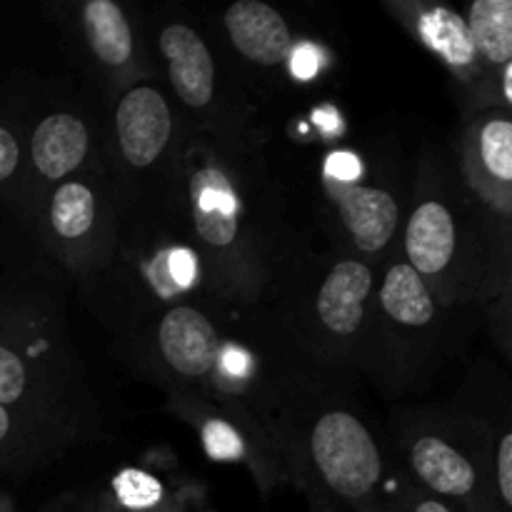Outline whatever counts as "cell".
<instances>
[{"instance_id": "1", "label": "cell", "mask_w": 512, "mask_h": 512, "mask_svg": "<svg viewBox=\"0 0 512 512\" xmlns=\"http://www.w3.org/2000/svg\"><path fill=\"white\" fill-rule=\"evenodd\" d=\"M115 353L168 395L248 415L273 440L290 405L318 383H330L295 353L260 305L218 298L163 310L115 340Z\"/></svg>"}, {"instance_id": "2", "label": "cell", "mask_w": 512, "mask_h": 512, "mask_svg": "<svg viewBox=\"0 0 512 512\" xmlns=\"http://www.w3.org/2000/svg\"><path fill=\"white\" fill-rule=\"evenodd\" d=\"M100 405L48 273L0 280V480H25L95 438Z\"/></svg>"}, {"instance_id": "3", "label": "cell", "mask_w": 512, "mask_h": 512, "mask_svg": "<svg viewBox=\"0 0 512 512\" xmlns=\"http://www.w3.org/2000/svg\"><path fill=\"white\" fill-rule=\"evenodd\" d=\"M263 140H225L185 128L168 200L193 243L210 293L255 308L295 240L288 200L260 153Z\"/></svg>"}, {"instance_id": "4", "label": "cell", "mask_w": 512, "mask_h": 512, "mask_svg": "<svg viewBox=\"0 0 512 512\" xmlns=\"http://www.w3.org/2000/svg\"><path fill=\"white\" fill-rule=\"evenodd\" d=\"M512 225L500 223L460 180L443 150L418 160L400 233V258L450 310L488 308L510 293Z\"/></svg>"}, {"instance_id": "5", "label": "cell", "mask_w": 512, "mask_h": 512, "mask_svg": "<svg viewBox=\"0 0 512 512\" xmlns=\"http://www.w3.org/2000/svg\"><path fill=\"white\" fill-rule=\"evenodd\" d=\"M378 275V265L295 235L260 308L315 373L343 385L365 370Z\"/></svg>"}, {"instance_id": "6", "label": "cell", "mask_w": 512, "mask_h": 512, "mask_svg": "<svg viewBox=\"0 0 512 512\" xmlns=\"http://www.w3.org/2000/svg\"><path fill=\"white\" fill-rule=\"evenodd\" d=\"M78 290L115 340L133 335L163 310L215 298L203 263L170 205L168 188L120 203L113 253Z\"/></svg>"}, {"instance_id": "7", "label": "cell", "mask_w": 512, "mask_h": 512, "mask_svg": "<svg viewBox=\"0 0 512 512\" xmlns=\"http://www.w3.org/2000/svg\"><path fill=\"white\" fill-rule=\"evenodd\" d=\"M398 453L405 478L455 512H512L508 400L498 413L473 403L405 410Z\"/></svg>"}, {"instance_id": "8", "label": "cell", "mask_w": 512, "mask_h": 512, "mask_svg": "<svg viewBox=\"0 0 512 512\" xmlns=\"http://www.w3.org/2000/svg\"><path fill=\"white\" fill-rule=\"evenodd\" d=\"M275 443L313 510L373 512L388 488L378 435L338 383H318L290 405Z\"/></svg>"}, {"instance_id": "9", "label": "cell", "mask_w": 512, "mask_h": 512, "mask_svg": "<svg viewBox=\"0 0 512 512\" xmlns=\"http://www.w3.org/2000/svg\"><path fill=\"white\" fill-rule=\"evenodd\" d=\"M475 310L443 308L403 258L380 268L365 378L388 398L420 393L465 343Z\"/></svg>"}, {"instance_id": "10", "label": "cell", "mask_w": 512, "mask_h": 512, "mask_svg": "<svg viewBox=\"0 0 512 512\" xmlns=\"http://www.w3.org/2000/svg\"><path fill=\"white\" fill-rule=\"evenodd\" d=\"M320 228L330 245L383 268L400 253L410 183L388 148L335 145L315 168Z\"/></svg>"}, {"instance_id": "11", "label": "cell", "mask_w": 512, "mask_h": 512, "mask_svg": "<svg viewBox=\"0 0 512 512\" xmlns=\"http://www.w3.org/2000/svg\"><path fill=\"white\" fill-rule=\"evenodd\" d=\"M145 25L153 28L148 40L153 68L155 73L160 68L185 128L225 140H260L253 108L233 88V80L223 78L210 40L180 18L145 20Z\"/></svg>"}, {"instance_id": "12", "label": "cell", "mask_w": 512, "mask_h": 512, "mask_svg": "<svg viewBox=\"0 0 512 512\" xmlns=\"http://www.w3.org/2000/svg\"><path fill=\"white\" fill-rule=\"evenodd\" d=\"M185 123L158 73L113 95L103 128L105 165L120 203L168 188Z\"/></svg>"}, {"instance_id": "13", "label": "cell", "mask_w": 512, "mask_h": 512, "mask_svg": "<svg viewBox=\"0 0 512 512\" xmlns=\"http://www.w3.org/2000/svg\"><path fill=\"white\" fill-rule=\"evenodd\" d=\"M120 198L108 165L53 185L33 220V238L50 263L83 285L108 263L118 240Z\"/></svg>"}, {"instance_id": "14", "label": "cell", "mask_w": 512, "mask_h": 512, "mask_svg": "<svg viewBox=\"0 0 512 512\" xmlns=\"http://www.w3.org/2000/svg\"><path fill=\"white\" fill-rule=\"evenodd\" d=\"M23 135L25 205L28 230H33L40 200L53 185L88 170L105 168L103 125L75 105L53 103L40 110L30 125H23Z\"/></svg>"}, {"instance_id": "15", "label": "cell", "mask_w": 512, "mask_h": 512, "mask_svg": "<svg viewBox=\"0 0 512 512\" xmlns=\"http://www.w3.org/2000/svg\"><path fill=\"white\" fill-rule=\"evenodd\" d=\"M63 13L60 25L110 98L138 80L153 78L148 30L128 5L115 0H83L63 5Z\"/></svg>"}, {"instance_id": "16", "label": "cell", "mask_w": 512, "mask_h": 512, "mask_svg": "<svg viewBox=\"0 0 512 512\" xmlns=\"http://www.w3.org/2000/svg\"><path fill=\"white\" fill-rule=\"evenodd\" d=\"M168 410L193 428L200 448L213 463L245 468L263 495H270L280 485H290L283 453L268 430L260 428L253 418L190 395H168Z\"/></svg>"}, {"instance_id": "17", "label": "cell", "mask_w": 512, "mask_h": 512, "mask_svg": "<svg viewBox=\"0 0 512 512\" xmlns=\"http://www.w3.org/2000/svg\"><path fill=\"white\" fill-rule=\"evenodd\" d=\"M385 8L398 18V23L425 50H430L448 68V73L458 83L460 103H463L465 113L488 108L510 110V105L498 93L493 80L485 73L478 53H475L463 13L445 8V5L418 3V0H413V3L410 0H393V3H385Z\"/></svg>"}, {"instance_id": "18", "label": "cell", "mask_w": 512, "mask_h": 512, "mask_svg": "<svg viewBox=\"0 0 512 512\" xmlns=\"http://www.w3.org/2000/svg\"><path fill=\"white\" fill-rule=\"evenodd\" d=\"M453 163L468 193L500 223L512 225L510 110L488 108L465 113Z\"/></svg>"}, {"instance_id": "19", "label": "cell", "mask_w": 512, "mask_h": 512, "mask_svg": "<svg viewBox=\"0 0 512 512\" xmlns=\"http://www.w3.org/2000/svg\"><path fill=\"white\" fill-rule=\"evenodd\" d=\"M225 43L258 73L288 75L290 58L300 43L290 20L265 0H235L220 18Z\"/></svg>"}, {"instance_id": "20", "label": "cell", "mask_w": 512, "mask_h": 512, "mask_svg": "<svg viewBox=\"0 0 512 512\" xmlns=\"http://www.w3.org/2000/svg\"><path fill=\"white\" fill-rule=\"evenodd\" d=\"M93 512H193V485H173L148 468H123L100 490Z\"/></svg>"}, {"instance_id": "21", "label": "cell", "mask_w": 512, "mask_h": 512, "mask_svg": "<svg viewBox=\"0 0 512 512\" xmlns=\"http://www.w3.org/2000/svg\"><path fill=\"white\" fill-rule=\"evenodd\" d=\"M475 53L505 103H512V0H473L463 13Z\"/></svg>"}, {"instance_id": "22", "label": "cell", "mask_w": 512, "mask_h": 512, "mask_svg": "<svg viewBox=\"0 0 512 512\" xmlns=\"http://www.w3.org/2000/svg\"><path fill=\"white\" fill-rule=\"evenodd\" d=\"M0 198L28 228L25 205V135L23 125L0 118Z\"/></svg>"}, {"instance_id": "23", "label": "cell", "mask_w": 512, "mask_h": 512, "mask_svg": "<svg viewBox=\"0 0 512 512\" xmlns=\"http://www.w3.org/2000/svg\"><path fill=\"white\" fill-rule=\"evenodd\" d=\"M373 512H455L448 503L438 500L435 495L425 493L423 488L410 483L408 478L403 483L393 485L388 483L383 498L375 505Z\"/></svg>"}, {"instance_id": "24", "label": "cell", "mask_w": 512, "mask_h": 512, "mask_svg": "<svg viewBox=\"0 0 512 512\" xmlns=\"http://www.w3.org/2000/svg\"><path fill=\"white\" fill-rule=\"evenodd\" d=\"M0 512H18L15 510L13 498H10L8 493H0Z\"/></svg>"}, {"instance_id": "25", "label": "cell", "mask_w": 512, "mask_h": 512, "mask_svg": "<svg viewBox=\"0 0 512 512\" xmlns=\"http://www.w3.org/2000/svg\"><path fill=\"white\" fill-rule=\"evenodd\" d=\"M313 512H340V510H313Z\"/></svg>"}]
</instances>
